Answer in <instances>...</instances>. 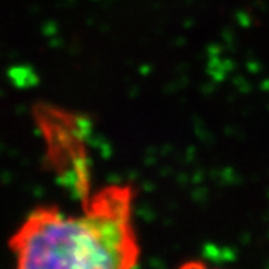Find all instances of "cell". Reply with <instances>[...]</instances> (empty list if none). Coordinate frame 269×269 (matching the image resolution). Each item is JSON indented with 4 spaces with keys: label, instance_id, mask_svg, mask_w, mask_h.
<instances>
[{
    "label": "cell",
    "instance_id": "6da1fadb",
    "mask_svg": "<svg viewBox=\"0 0 269 269\" xmlns=\"http://www.w3.org/2000/svg\"><path fill=\"white\" fill-rule=\"evenodd\" d=\"M136 191L108 184L84 193L80 209L39 205L9 238L12 269H136Z\"/></svg>",
    "mask_w": 269,
    "mask_h": 269
},
{
    "label": "cell",
    "instance_id": "7a4b0ae2",
    "mask_svg": "<svg viewBox=\"0 0 269 269\" xmlns=\"http://www.w3.org/2000/svg\"><path fill=\"white\" fill-rule=\"evenodd\" d=\"M178 269H222L218 266H211L204 260H188L178 266Z\"/></svg>",
    "mask_w": 269,
    "mask_h": 269
}]
</instances>
